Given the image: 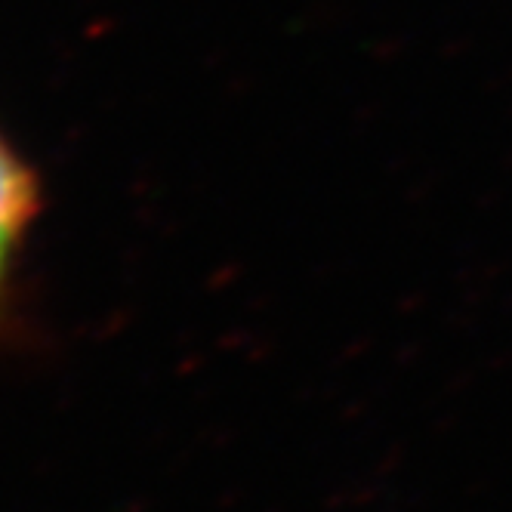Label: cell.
Wrapping results in <instances>:
<instances>
[{
	"label": "cell",
	"mask_w": 512,
	"mask_h": 512,
	"mask_svg": "<svg viewBox=\"0 0 512 512\" xmlns=\"http://www.w3.org/2000/svg\"><path fill=\"white\" fill-rule=\"evenodd\" d=\"M38 216V179L0 136V327L7 318L13 266Z\"/></svg>",
	"instance_id": "cell-1"
}]
</instances>
